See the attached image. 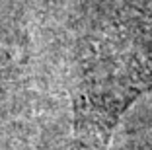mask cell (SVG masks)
Wrapping results in <instances>:
<instances>
[{
    "mask_svg": "<svg viewBox=\"0 0 152 150\" xmlns=\"http://www.w3.org/2000/svg\"><path fill=\"white\" fill-rule=\"evenodd\" d=\"M152 88V16H133L90 37L74 88V132L105 150L121 117Z\"/></svg>",
    "mask_w": 152,
    "mask_h": 150,
    "instance_id": "cell-1",
    "label": "cell"
}]
</instances>
